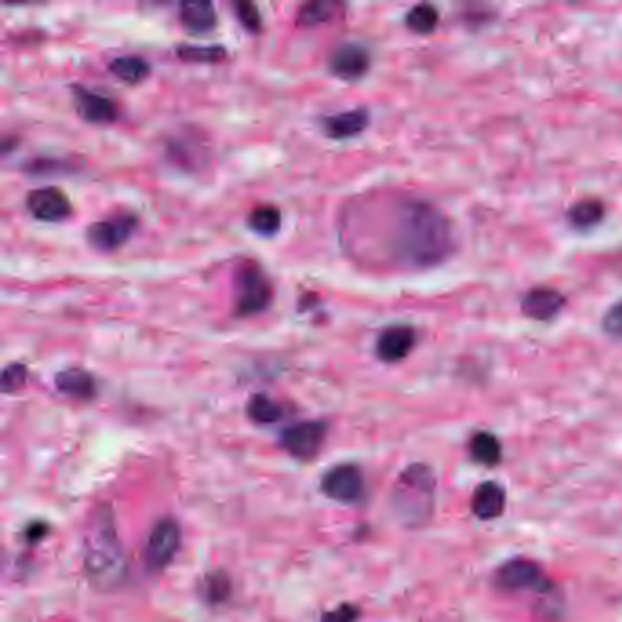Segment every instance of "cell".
<instances>
[{"label": "cell", "instance_id": "1", "mask_svg": "<svg viewBox=\"0 0 622 622\" xmlns=\"http://www.w3.org/2000/svg\"><path fill=\"white\" fill-rule=\"evenodd\" d=\"M453 249V230L438 208L424 201L400 207L393 230L396 260L411 269H429L446 261Z\"/></svg>", "mask_w": 622, "mask_h": 622}, {"label": "cell", "instance_id": "2", "mask_svg": "<svg viewBox=\"0 0 622 622\" xmlns=\"http://www.w3.org/2000/svg\"><path fill=\"white\" fill-rule=\"evenodd\" d=\"M84 568L99 590H114L125 581V553L108 506H99L90 517L84 533Z\"/></svg>", "mask_w": 622, "mask_h": 622}, {"label": "cell", "instance_id": "3", "mask_svg": "<svg viewBox=\"0 0 622 622\" xmlns=\"http://www.w3.org/2000/svg\"><path fill=\"white\" fill-rule=\"evenodd\" d=\"M435 477L422 464L407 467L393 489V509L409 528L426 524L433 515Z\"/></svg>", "mask_w": 622, "mask_h": 622}, {"label": "cell", "instance_id": "4", "mask_svg": "<svg viewBox=\"0 0 622 622\" xmlns=\"http://www.w3.org/2000/svg\"><path fill=\"white\" fill-rule=\"evenodd\" d=\"M272 285L263 274V270L249 261L238 272V298H236V314L254 316L267 311L272 303Z\"/></svg>", "mask_w": 622, "mask_h": 622}, {"label": "cell", "instance_id": "5", "mask_svg": "<svg viewBox=\"0 0 622 622\" xmlns=\"http://www.w3.org/2000/svg\"><path fill=\"white\" fill-rule=\"evenodd\" d=\"M495 586L504 593H546L550 581L537 562L526 559L509 560L495 573Z\"/></svg>", "mask_w": 622, "mask_h": 622}, {"label": "cell", "instance_id": "6", "mask_svg": "<svg viewBox=\"0 0 622 622\" xmlns=\"http://www.w3.org/2000/svg\"><path fill=\"white\" fill-rule=\"evenodd\" d=\"M181 548V528L174 519H161L146 542L145 559L150 571H163Z\"/></svg>", "mask_w": 622, "mask_h": 622}, {"label": "cell", "instance_id": "7", "mask_svg": "<svg viewBox=\"0 0 622 622\" xmlns=\"http://www.w3.org/2000/svg\"><path fill=\"white\" fill-rule=\"evenodd\" d=\"M327 436V424L320 420L298 422L287 427L281 435V446L285 451L298 460L311 462L322 451L323 442Z\"/></svg>", "mask_w": 622, "mask_h": 622}, {"label": "cell", "instance_id": "8", "mask_svg": "<svg viewBox=\"0 0 622 622\" xmlns=\"http://www.w3.org/2000/svg\"><path fill=\"white\" fill-rule=\"evenodd\" d=\"M325 497L340 504H360L365 497L362 469L354 464H340L325 473L322 480Z\"/></svg>", "mask_w": 622, "mask_h": 622}, {"label": "cell", "instance_id": "9", "mask_svg": "<svg viewBox=\"0 0 622 622\" xmlns=\"http://www.w3.org/2000/svg\"><path fill=\"white\" fill-rule=\"evenodd\" d=\"M135 227H137V218L134 214H117L114 218L94 223L86 232V238L95 249L114 252V250L121 249L126 241L132 238Z\"/></svg>", "mask_w": 622, "mask_h": 622}, {"label": "cell", "instance_id": "10", "mask_svg": "<svg viewBox=\"0 0 622 622\" xmlns=\"http://www.w3.org/2000/svg\"><path fill=\"white\" fill-rule=\"evenodd\" d=\"M26 207L33 218L44 223H59L72 214V203L61 188L44 187L26 197Z\"/></svg>", "mask_w": 622, "mask_h": 622}, {"label": "cell", "instance_id": "11", "mask_svg": "<svg viewBox=\"0 0 622 622\" xmlns=\"http://www.w3.org/2000/svg\"><path fill=\"white\" fill-rule=\"evenodd\" d=\"M72 94L75 108L84 121L92 125H108L119 119V110L110 97L83 86H72Z\"/></svg>", "mask_w": 622, "mask_h": 622}, {"label": "cell", "instance_id": "12", "mask_svg": "<svg viewBox=\"0 0 622 622\" xmlns=\"http://www.w3.org/2000/svg\"><path fill=\"white\" fill-rule=\"evenodd\" d=\"M371 66V55L360 44H343L332 52L329 59L331 72L342 81H356L363 77Z\"/></svg>", "mask_w": 622, "mask_h": 622}, {"label": "cell", "instance_id": "13", "mask_svg": "<svg viewBox=\"0 0 622 622\" xmlns=\"http://www.w3.org/2000/svg\"><path fill=\"white\" fill-rule=\"evenodd\" d=\"M416 332L407 325H394L385 329L376 342V354L385 363L402 362L413 351Z\"/></svg>", "mask_w": 622, "mask_h": 622}, {"label": "cell", "instance_id": "14", "mask_svg": "<svg viewBox=\"0 0 622 622\" xmlns=\"http://www.w3.org/2000/svg\"><path fill=\"white\" fill-rule=\"evenodd\" d=\"M564 307V298L559 291L548 287H537L529 291L522 300V312L537 322H546L557 316Z\"/></svg>", "mask_w": 622, "mask_h": 622}, {"label": "cell", "instance_id": "15", "mask_svg": "<svg viewBox=\"0 0 622 622\" xmlns=\"http://www.w3.org/2000/svg\"><path fill=\"white\" fill-rule=\"evenodd\" d=\"M367 125H369V112L363 108L329 115L322 119L323 132L331 139H351L362 134Z\"/></svg>", "mask_w": 622, "mask_h": 622}, {"label": "cell", "instance_id": "16", "mask_svg": "<svg viewBox=\"0 0 622 622\" xmlns=\"http://www.w3.org/2000/svg\"><path fill=\"white\" fill-rule=\"evenodd\" d=\"M471 509L480 520L498 519L506 509V491L497 482H484L478 486Z\"/></svg>", "mask_w": 622, "mask_h": 622}, {"label": "cell", "instance_id": "17", "mask_svg": "<svg viewBox=\"0 0 622 622\" xmlns=\"http://www.w3.org/2000/svg\"><path fill=\"white\" fill-rule=\"evenodd\" d=\"M179 21L187 28L188 32L205 33L216 28L218 15L210 2L197 0V2H183L179 6Z\"/></svg>", "mask_w": 622, "mask_h": 622}, {"label": "cell", "instance_id": "18", "mask_svg": "<svg viewBox=\"0 0 622 622\" xmlns=\"http://www.w3.org/2000/svg\"><path fill=\"white\" fill-rule=\"evenodd\" d=\"M55 385L61 393L75 400H83V402L92 400L97 394L94 376L83 369H66L63 373L57 374Z\"/></svg>", "mask_w": 622, "mask_h": 622}, {"label": "cell", "instance_id": "19", "mask_svg": "<svg viewBox=\"0 0 622 622\" xmlns=\"http://www.w3.org/2000/svg\"><path fill=\"white\" fill-rule=\"evenodd\" d=\"M110 72L114 73L119 81L126 84H141L150 73V64L137 55L117 57L110 63Z\"/></svg>", "mask_w": 622, "mask_h": 622}, {"label": "cell", "instance_id": "20", "mask_svg": "<svg viewBox=\"0 0 622 622\" xmlns=\"http://www.w3.org/2000/svg\"><path fill=\"white\" fill-rule=\"evenodd\" d=\"M469 455L482 466H497L502 458V447L497 436L491 433H477L469 442Z\"/></svg>", "mask_w": 622, "mask_h": 622}, {"label": "cell", "instance_id": "21", "mask_svg": "<svg viewBox=\"0 0 622 622\" xmlns=\"http://www.w3.org/2000/svg\"><path fill=\"white\" fill-rule=\"evenodd\" d=\"M342 10L340 4L336 2H311V4H305L298 13V24L303 28H312V26H318L323 22H329L338 17V13Z\"/></svg>", "mask_w": 622, "mask_h": 622}, {"label": "cell", "instance_id": "22", "mask_svg": "<svg viewBox=\"0 0 622 622\" xmlns=\"http://www.w3.org/2000/svg\"><path fill=\"white\" fill-rule=\"evenodd\" d=\"M247 415L256 424H274L283 416V409L267 394H254L247 405Z\"/></svg>", "mask_w": 622, "mask_h": 622}, {"label": "cell", "instance_id": "23", "mask_svg": "<svg viewBox=\"0 0 622 622\" xmlns=\"http://www.w3.org/2000/svg\"><path fill=\"white\" fill-rule=\"evenodd\" d=\"M249 227L261 236L276 234L281 227L280 210L276 207H269V205L254 208L250 212Z\"/></svg>", "mask_w": 622, "mask_h": 622}, {"label": "cell", "instance_id": "24", "mask_svg": "<svg viewBox=\"0 0 622 622\" xmlns=\"http://www.w3.org/2000/svg\"><path fill=\"white\" fill-rule=\"evenodd\" d=\"M177 55L187 63L216 64L225 61L227 52L223 46H179Z\"/></svg>", "mask_w": 622, "mask_h": 622}, {"label": "cell", "instance_id": "25", "mask_svg": "<svg viewBox=\"0 0 622 622\" xmlns=\"http://www.w3.org/2000/svg\"><path fill=\"white\" fill-rule=\"evenodd\" d=\"M405 24H407V28L411 32L426 35V33H431L435 30L436 24H438V11L431 4H418V6H415L413 10L407 13Z\"/></svg>", "mask_w": 622, "mask_h": 622}, {"label": "cell", "instance_id": "26", "mask_svg": "<svg viewBox=\"0 0 622 622\" xmlns=\"http://www.w3.org/2000/svg\"><path fill=\"white\" fill-rule=\"evenodd\" d=\"M604 216V207L599 201H581L570 210V221L577 229H590Z\"/></svg>", "mask_w": 622, "mask_h": 622}, {"label": "cell", "instance_id": "27", "mask_svg": "<svg viewBox=\"0 0 622 622\" xmlns=\"http://www.w3.org/2000/svg\"><path fill=\"white\" fill-rule=\"evenodd\" d=\"M230 591H232V582H230L229 575L223 571L208 573L203 579V593L210 604H221L227 601Z\"/></svg>", "mask_w": 622, "mask_h": 622}, {"label": "cell", "instance_id": "28", "mask_svg": "<svg viewBox=\"0 0 622 622\" xmlns=\"http://www.w3.org/2000/svg\"><path fill=\"white\" fill-rule=\"evenodd\" d=\"M26 380H28V369L22 363H10L2 371V391L15 393L26 385Z\"/></svg>", "mask_w": 622, "mask_h": 622}, {"label": "cell", "instance_id": "29", "mask_svg": "<svg viewBox=\"0 0 622 622\" xmlns=\"http://www.w3.org/2000/svg\"><path fill=\"white\" fill-rule=\"evenodd\" d=\"M236 13H238L239 22H241L249 32H260L261 15L256 4H252V2H238V4H236Z\"/></svg>", "mask_w": 622, "mask_h": 622}, {"label": "cell", "instance_id": "30", "mask_svg": "<svg viewBox=\"0 0 622 622\" xmlns=\"http://www.w3.org/2000/svg\"><path fill=\"white\" fill-rule=\"evenodd\" d=\"M358 619L360 610L354 604H340L338 608L322 615V622H356Z\"/></svg>", "mask_w": 622, "mask_h": 622}, {"label": "cell", "instance_id": "31", "mask_svg": "<svg viewBox=\"0 0 622 622\" xmlns=\"http://www.w3.org/2000/svg\"><path fill=\"white\" fill-rule=\"evenodd\" d=\"M602 327L613 338H621L622 340V301H619L617 305H613L608 314L604 316Z\"/></svg>", "mask_w": 622, "mask_h": 622}, {"label": "cell", "instance_id": "32", "mask_svg": "<svg viewBox=\"0 0 622 622\" xmlns=\"http://www.w3.org/2000/svg\"><path fill=\"white\" fill-rule=\"evenodd\" d=\"M26 533H28L26 537H28V540H32V542L33 540L42 539V537L46 535V524H42V522H35V524H32V526L28 528Z\"/></svg>", "mask_w": 622, "mask_h": 622}]
</instances>
